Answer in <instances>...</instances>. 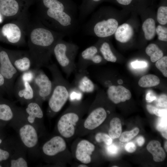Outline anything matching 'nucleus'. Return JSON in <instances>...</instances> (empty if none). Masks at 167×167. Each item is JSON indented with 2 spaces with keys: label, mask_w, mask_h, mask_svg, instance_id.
<instances>
[{
  "label": "nucleus",
  "mask_w": 167,
  "mask_h": 167,
  "mask_svg": "<svg viewBox=\"0 0 167 167\" xmlns=\"http://www.w3.org/2000/svg\"><path fill=\"white\" fill-rule=\"evenodd\" d=\"M27 35L28 52L32 59L33 68H41L49 65L53 54V47L57 41L66 35L48 28L38 20L29 22Z\"/></svg>",
  "instance_id": "nucleus-1"
},
{
  "label": "nucleus",
  "mask_w": 167,
  "mask_h": 167,
  "mask_svg": "<svg viewBox=\"0 0 167 167\" xmlns=\"http://www.w3.org/2000/svg\"><path fill=\"white\" fill-rule=\"evenodd\" d=\"M90 104L87 101L71 102L58 119L56 125L58 135L66 140L76 136L78 127L87 113Z\"/></svg>",
  "instance_id": "nucleus-2"
},
{
  "label": "nucleus",
  "mask_w": 167,
  "mask_h": 167,
  "mask_svg": "<svg viewBox=\"0 0 167 167\" xmlns=\"http://www.w3.org/2000/svg\"><path fill=\"white\" fill-rule=\"evenodd\" d=\"M46 67L51 74L53 84L52 92L48 100L47 114L49 116L53 117L65 104L69 98L73 87L63 77L56 64H50Z\"/></svg>",
  "instance_id": "nucleus-3"
},
{
  "label": "nucleus",
  "mask_w": 167,
  "mask_h": 167,
  "mask_svg": "<svg viewBox=\"0 0 167 167\" xmlns=\"http://www.w3.org/2000/svg\"><path fill=\"white\" fill-rule=\"evenodd\" d=\"M38 17L45 26L66 36L74 33L78 27L75 17L62 11L39 7Z\"/></svg>",
  "instance_id": "nucleus-4"
},
{
  "label": "nucleus",
  "mask_w": 167,
  "mask_h": 167,
  "mask_svg": "<svg viewBox=\"0 0 167 167\" xmlns=\"http://www.w3.org/2000/svg\"><path fill=\"white\" fill-rule=\"evenodd\" d=\"M41 151L46 162L56 165H65L73 158L66 140L58 135L46 141L42 144Z\"/></svg>",
  "instance_id": "nucleus-5"
},
{
  "label": "nucleus",
  "mask_w": 167,
  "mask_h": 167,
  "mask_svg": "<svg viewBox=\"0 0 167 167\" xmlns=\"http://www.w3.org/2000/svg\"><path fill=\"white\" fill-rule=\"evenodd\" d=\"M79 49L77 45L63 39L57 41L53 47V54L67 77L77 71L75 60Z\"/></svg>",
  "instance_id": "nucleus-6"
},
{
  "label": "nucleus",
  "mask_w": 167,
  "mask_h": 167,
  "mask_svg": "<svg viewBox=\"0 0 167 167\" xmlns=\"http://www.w3.org/2000/svg\"><path fill=\"white\" fill-rule=\"evenodd\" d=\"M110 111L97 104L95 100L90 104L87 115L83 119L76 130V136H83L93 132L105 121Z\"/></svg>",
  "instance_id": "nucleus-7"
},
{
  "label": "nucleus",
  "mask_w": 167,
  "mask_h": 167,
  "mask_svg": "<svg viewBox=\"0 0 167 167\" xmlns=\"http://www.w3.org/2000/svg\"><path fill=\"white\" fill-rule=\"evenodd\" d=\"M118 26V22L115 19H100L93 14L84 25V30L88 35L105 38L114 34Z\"/></svg>",
  "instance_id": "nucleus-8"
},
{
  "label": "nucleus",
  "mask_w": 167,
  "mask_h": 167,
  "mask_svg": "<svg viewBox=\"0 0 167 167\" xmlns=\"http://www.w3.org/2000/svg\"><path fill=\"white\" fill-rule=\"evenodd\" d=\"M35 69V75L31 83L35 93V101L41 105L43 102L48 101L53 89L51 81L41 68Z\"/></svg>",
  "instance_id": "nucleus-9"
},
{
  "label": "nucleus",
  "mask_w": 167,
  "mask_h": 167,
  "mask_svg": "<svg viewBox=\"0 0 167 167\" xmlns=\"http://www.w3.org/2000/svg\"><path fill=\"white\" fill-rule=\"evenodd\" d=\"M96 148L95 145L92 141L78 138L72 143L71 152L73 158L76 161L88 165L93 161Z\"/></svg>",
  "instance_id": "nucleus-10"
},
{
  "label": "nucleus",
  "mask_w": 167,
  "mask_h": 167,
  "mask_svg": "<svg viewBox=\"0 0 167 167\" xmlns=\"http://www.w3.org/2000/svg\"><path fill=\"white\" fill-rule=\"evenodd\" d=\"M36 0H0V13L9 18L18 19L27 15Z\"/></svg>",
  "instance_id": "nucleus-11"
},
{
  "label": "nucleus",
  "mask_w": 167,
  "mask_h": 167,
  "mask_svg": "<svg viewBox=\"0 0 167 167\" xmlns=\"http://www.w3.org/2000/svg\"><path fill=\"white\" fill-rule=\"evenodd\" d=\"M0 73L6 81L7 93H13L14 82L19 73L13 65L7 50L0 49Z\"/></svg>",
  "instance_id": "nucleus-12"
},
{
  "label": "nucleus",
  "mask_w": 167,
  "mask_h": 167,
  "mask_svg": "<svg viewBox=\"0 0 167 167\" xmlns=\"http://www.w3.org/2000/svg\"><path fill=\"white\" fill-rule=\"evenodd\" d=\"M97 44L90 46L83 50L80 54L76 63L77 71L88 70L90 66L101 63L103 60L102 55L99 54Z\"/></svg>",
  "instance_id": "nucleus-13"
},
{
  "label": "nucleus",
  "mask_w": 167,
  "mask_h": 167,
  "mask_svg": "<svg viewBox=\"0 0 167 167\" xmlns=\"http://www.w3.org/2000/svg\"><path fill=\"white\" fill-rule=\"evenodd\" d=\"M18 131L21 142L26 148L31 151L36 148L38 143V135L35 126L26 120V122L20 125Z\"/></svg>",
  "instance_id": "nucleus-14"
},
{
  "label": "nucleus",
  "mask_w": 167,
  "mask_h": 167,
  "mask_svg": "<svg viewBox=\"0 0 167 167\" xmlns=\"http://www.w3.org/2000/svg\"><path fill=\"white\" fill-rule=\"evenodd\" d=\"M11 60L19 73L26 71L33 66L32 59L28 51L18 50H7Z\"/></svg>",
  "instance_id": "nucleus-15"
},
{
  "label": "nucleus",
  "mask_w": 167,
  "mask_h": 167,
  "mask_svg": "<svg viewBox=\"0 0 167 167\" xmlns=\"http://www.w3.org/2000/svg\"><path fill=\"white\" fill-rule=\"evenodd\" d=\"M16 98L21 103L26 104L35 101V93L31 83L19 76L14 84L13 92Z\"/></svg>",
  "instance_id": "nucleus-16"
},
{
  "label": "nucleus",
  "mask_w": 167,
  "mask_h": 167,
  "mask_svg": "<svg viewBox=\"0 0 167 167\" xmlns=\"http://www.w3.org/2000/svg\"><path fill=\"white\" fill-rule=\"evenodd\" d=\"M39 7L66 12L76 17L77 8L72 0H36Z\"/></svg>",
  "instance_id": "nucleus-17"
},
{
  "label": "nucleus",
  "mask_w": 167,
  "mask_h": 167,
  "mask_svg": "<svg viewBox=\"0 0 167 167\" xmlns=\"http://www.w3.org/2000/svg\"><path fill=\"white\" fill-rule=\"evenodd\" d=\"M71 85L75 90L82 93H90L93 92L96 86L90 78L88 70L77 71Z\"/></svg>",
  "instance_id": "nucleus-18"
},
{
  "label": "nucleus",
  "mask_w": 167,
  "mask_h": 167,
  "mask_svg": "<svg viewBox=\"0 0 167 167\" xmlns=\"http://www.w3.org/2000/svg\"><path fill=\"white\" fill-rule=\"evenodd\" d=\"M41 106L42 105L35 101H31L27 104L25 109L26 120L35 126L37 122L42 123L43 122L44 113Z\"/></svg>",
  "instance_id": "nucleus-19"
},
{
  "label": "nucleus",
  "mask_w": 167,
  "mask_h": 167,
  "mask_svg": "<svg viewBox=\"0 0 167 167\" xmlns=\"http://www.w3.org/2000/svg\"><path fill=\"white\" fill-rule=\"evenodd\" d=\"M107 94L108 99L115 104L129 100L131 96L130 90L121 85H112L109 86Z\"/></svg>",
  "instance_id": "nucleus-20"
},
{
  "label": "nucleus",
  "mask_w": 167,
  "mask_h": 167,
  "mask_svg": "<svg viewBox=\"0 0 167 167\" xmlns=\"http://www.w3.org/2000/svg\"><path fill=\"white\" fill-rule=\"evenodd\" d=\"M0 102V120L8 121L17 118L25 112V109L9 102Z\"/></svg>",
  "instance_id": "nucleus-21"
},
{
  "label": "nucleus",
  "mask_w": 167,
  "mask_h": 167,
  "mask_svg": "<svg viewBox=\"0 0 167 167\" xmlns=\"http://www.w3.org/2000/svg\"><path fill=\"white\" fill-rule=\"evenodd\" d=\"M147 149L152 154L154 161L160 162L165 159L166 157L165 152L159 141L156 140L151 141L147 145Z\"/></svg>",
  "instance_id": "nucleus-22"
},
{
  "label": "nucleus",
  "mask_w": 167,
  "mask_h": 167,
  "mask_svg": "<svg viewBox=\"0 0 167 167\" xmlns=\"http://www.w3.org/2000/svg\"><path fill=\"white\" fill-rule=\"evenodd\" d=\"M115 37L118 41L126 43L129 41L133 34V30L129 24L124 23L118 27L115 33Z\"/></svg>",
  "instance_id": "nucleus-23"
},
{
  "label": "nucleus",
  "mask_w": 167,
  "mask_h": 167,
  "mask_svg": "<svg viewBox=\"0 0 167 167\" xmlns=\"http://www.w3.org/2000/svg\"><path fill=\"white\" fill-rule=\"evenodd\" d=\"M102 0H82L79 7V18L83 19L92 13L97 4Z\"/></svg>",
  "instance_id": "nucleus-24"
},
{
  "label": "nucleus",
  "mask_w": 167,
  "mask_h": 167,
  "mask_svg": "<svg viewBox=\"0 0 167 167\" xmlns=\"http://www.w3.org/2000/svg\"><path fill=\"white\" fill-rule=\"evenodd\" d=\"M121 121L117 117L113 118L109 122L108 135L113 139L118 138L122 133Z\"/></svg>",
  "instance_id": "nucleus-25"
},
{
  "label": "nucleus",
  "mask_w": 167,
  "mask_h": 167,
  "mask_svg": "<svg viewBox=\"0 0 167 167\" xmlns=\"http://www.w3.org/2000/svg\"><path fill=\"white\" fill-rule=\"evenodd\" d=\"M142 27L145 39L148 40L152 39L156 33L154 20L151 18L147 19L143 23Z\"/></svg>",
  "instance_id": "nucleus-26"
},
{
  "label": "nucleus",
  "mask_w": 167,
  "mask_h": 167,
  "mask_svg": "<svg viewBox=\"0 0 167 167\" xmlns=\"http://www.w3.org/2000/svg\"><path fill=\"white\" fill-rule=\"evenodd\" d=\"M98 46L99 51L105 60L113 62L116 61L117 58L113 52L109 43L104 41L101 43L100 46Z\"/></svg>",
  "instance_id": "nucleus-27"
},
{
  "label": "nucleus",
  "mask_w": 167,
  "mask_h": 167,
  "mask_svg": "<svg viewBox=\"0 0 167 167\" xmlns=\"http://www.w3.org/2000/svg\"><path fill=\"white\" fill-rule=\"evenodd\" d=\"M160 81L156 75L152 74L145 75L140 78L138 84L142 88H149L158 85Z\"/></svg>",
  "instance_id": "nucleus-28"
},
{
  "label": "nucleus",
  "mask_w": 167,
  "mask_h": 167,
  "mask_svg": "<svg viewBox=\"0 0 167 167\" xmlns=\"http://www.w3.org/2000/svg\"><path fill=\"white\" fill-rule=\"evenodd\" d=\"M145 52L150 57L152 62H155L163 56V53L156 44H151L146 47Z\"/></svg>",
  "instance_id": "nucleus-29"
},
{
  "label": "nucleus",
  "mask_w": 167,
  "mask_h": 167,
  "mask_svg": "<svg viewBox=\"0 0 167 167\" xmlns=\"http://www.w3.org/2000/svg\"><path fill=\"white\" fill-rule=\"evenodd\" d=\"M10 166L11 167H27L28 165L24 156L14 153L13 157L11 159Z\"/></svg>",
  "instance_id": "nucleus-30"
},
{
  "label": "nucleus",
  "mask_w": 167,
  "mask_h": 167,
  "mask_svg": "<svg viewBox=\"0 0 167 167\" xmlns=\"http://www.w3.org/2000/svg\"><path fill=\"white\" fill-rule=\"evenodd\" d=\"M139 132V129L138 127H135L130 131L124 132L121 134L119 140L123 142H128L135 137Z\"/></svg>",
  "instance_id": "nucleus-31"
},
{
  "label": "nucleus",
  "mask_w": 167,
  "mask_h": 167,
  "mask_svg": "<svg viewBox=\"0 0 167 167\" xmlns=\"http://www.w3.org/2000/svg\"><path fill=\"white\" fill-rule=\"evenodd\" d=\"M95 141L98 143H103L106 146L111 144L113 139L109 135L105 133L99 132L96 133L94 137Z\"/></svg>",
  "instance_id": "nucleus-32"
},
{
  "label": "nucleus",
  "mask_w": 167,
  "mask_h": 167,
  "mask_svg": "<svg viewBox=\"0 0 167 167\" xmlns=\"http://www.w3.org/2000/svg\"><path fill=\"white\" fill-rule=\"evenodd\" d=\"M156 128L161 132L162 136L165 139L167 138V116L161 117L157 122Z\"/></svg>",
  "instance_id": "nucleus-33"
},
{
  "label": "nucleus",
  "mask_w": 167,
  "mask_h": 167,
  "mask_svg": "<svg viewBox=\"0 0 167 167\" xmlns=\"http://www.w3.org/2000/svg\"><path fill=\"white\" fill-rule=\"evenodd\" d=\"M157 19L158 22L161 25H165L167 23V7L161 6L158 9Z\"/></svg>",
  "instance_id": "nucleus-34"
},
{
  "label": "nucleus",
  "mask_w": 167,
  "mask_h": 167,
  "mask_svg": "<svg viewBox=\"0 0 167 167\" xmlns=\"http://www.w3.org/2000/svg\"><path fill=\"white\" fill-rule=\"evenodd\" d=\"M155 65L163 75L167 77V57L163 56L156 61Z\"/></svg>",
  "instance_id": "nucleus-35"
},
{
  "label": "nucleus",
  "mask_w": 167,
  "mask_h": 167,
  "mask_svg": "<svg viewBox=\"0 0 167 167\" xmlns=\"http://www.w3.org/2000/svg\"><path fill=\"white\" fill-rule=\"evenodd\" d=\"M147 109L148 112L152 114H155L159 117H163L166 116L167 111L165 109H160L150 105H147Z\"/></svg>",
  "instance_id": "nucleus-36"
},
{
  "label": "nucleus",
  "mask_w": 167,
  "mask_h": 167,
  "mask_svg": "<svg viewBox=\"0 0 167 167\" xmlns=\"http://www.w3.org/2000/svg\"><path fill=\"white\" fill-rule=\"evenodd\" d=\"M156 32L158 36V39L161 41H167V28L161 25H158L156 28Z\"/></svg>",
  "instance_id": "nucleus-37"
},
{
  "label": "nucleus",
  "mask_w": 167,
  "mask_h": 167,
  "mask_svg": "<svg viewBox=\"0 0 167 167\" xmlns=\"http://www.w3.org/2000/svg\"><path fill=\"white\" fill-rule=\"evenodd\" d=\"M106 150L107 153L111 156L116 155L118 152V147L113 143L109 145L106 146Z\"/></svg>",
  "instance_id": "nucleus-38"
},
{
  "label": "nucleus",
  "mask_w": 167,
  "mask_h": 167,
  "mask_svg": "<svg viewBox=\"0 0 167 167\" xmlns=\"http://www.w3.org/2000/svg\"><path fill=\"white\" fill-rule=\"evenodd\" d=\"M167 103V96L165 94L161 95L157 100L158 105L162 108H166Z\"/></svg>",
  "instance_id": "nucleus-39"
},
{
  "label": "nucleus",
  "mask_w": 167,
  "mask_h": 167,
  "mask_svg": "<svg viewBox=\"0 0 167 167\" xmlns=\"http://www.w3.org/2000/svg\"><path fill=\"white\" fill-rule=\"evenodd\" d=\"M5 92L7 93L6 82L5 78L0 73V93Z\"/></svg>",
  "instance_id": "nucleus-40"
},
{
  "label": "nucleus",
  "mask_w": 167,
  "mask_h": 167,
  "mask_svg": "<svg viewBox=\"0 0 167 167\" xmlns=\"http://www.w3.org/2000/svg\"><path fill=\"white\" fill-rule=\"evenodd\" d=\"M147 63L143 61H136L131 63L132 66L134 68H140L146 67L147 66Z\"/></svg>",
  "instance_id": "nucleus-41"
},
{
  "label": "nucleus",
  "mask_w": 167,
  "mask_h": 167,
  "mask_svg": "<svg viewBox=\"0 0 167 167\" xmlns=\"http://www.w3.org/2000/svg\"><path fill=\"white\" fill-rule=\"evenodd\" d=\"M10 156V153L8 151L0 148V162L7 160Z\"/></svg>",
  "instance_id": "nucleus-42"
},
{
  "label": "nucleus",
  "mask_w": 167,
  "mask_h": 167,
  "mask_svg": "<svg viewBox=\"0 0 167 167\" xmlns=\"http://www.w3.org/2000/svg\"><path fill=\"white\" fill-rule=\"evenodd\" d=\"M125 149L127 152L129 153H133L136 150V147L134 143L130 142L126 144Z\"/></svg>",
  "instance_id": "nucleus-43"
},
{
  "label": "nucleus",
  "mask_w": 167,
  "mask_h": 167,
  "mask_svg": "<svg viewBox=\"0 0 167 167\" xmlns=\"http://www.w3.org/2000/svg\"><path fill=\"white\" fill-rule=\"evenodd\" d=\"M156 98V97L150 92L148 93L146 96V100L148 102H151Z\"/></svg>",
  "instance_id": "nucleus-44"
},
{
  "label": "nucleus",
  "mask_w": 167,
  "mask_h": 167,
  "mask_svg": "<svg viewBox=\"0 0 167 167\" xmlns=\"http://www.w3.org/2000/svg\"><path fill=\"white\" fill-rule=\"evenodd\" d=\"M136 141L138 145L140 147H141L144 144L145 139L143 136H139L137 138Z\"/></svg>",
  "instance_id": "nucleus-45"
},
{
  "label": "nucleus",
  "mask_w": 167,
  "mask_h": 167,
  "mask_svg": "<svg viewBox=\"0 0 167 167\" xmlns=\"http://www.w3.org/2000/svg\"><path fill=\"white\" fill-rule=\"evenodd\" d=\"M119 4L124 5H127L129 4L131 2L132 0H116Z\"/></svg>",
  "instance_id": "nucleus-46"
},
{
  "label": "nucleus",
  "mask_w": 167,
  "mask_h": 167,
  "mask_svg": "<svg viewBox=\"0 0 167 167\" xmlns=\"http://www.w3.org/2000/svg\"><path fill=\"white\" fill-rule=\"evenodd\" d=\"M88 166L89 165H88L81 163L78 165L77 166V167H88Z\"/></svg>",
  "instance_id": "nucleus-47"
},
{
  "label": "nucleus",
  "mask_w": 167,
  "mask_h": 167,
  "mask_svg": "<svg viewBox=\"0 0 167 167\" xmlns=\"http://www.w3.org/2000/svg\"><path fill=\"white\" fill-rule=\"evenodd\" d=\"M164 147L166 152H167V141H165V145H164Z\"/></svg>",
  "instance_id": "nucleus-48"
},
{
  "label": "nucleus",
  "mask_w": 167,
  "mask_h": 167,
  "mask_svg": "<svg viewBox=\"0 0 167 167\" xmlns=\"http://www.w3.org/2000/svg\"><path fill=\"white\" fill-rule=\"evenodd\" d=\"M2 142V139L0 138V144Z\"/></svg>",
  "instance_id": "nucleus-49"
},
{
  "label": "nucleus",
  "mask_w": 167,
  "mask_h": 167,
  "mask_svg": "<svg viewBox=\"0 0 167 167\" xmlns=\"http://www.w3.org/2000/svg\"><path fill=\"white\" fill-rule=\"evenodd\" d=\"M2 166L0 165V167H1Z\"/></svg>",
  "instance_id": "nucleus-50"
}]
</instances>
